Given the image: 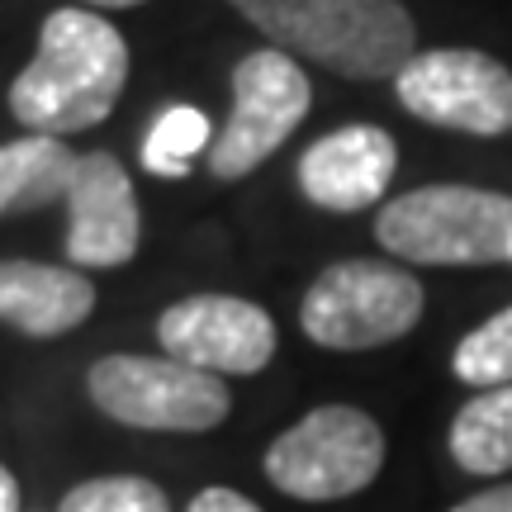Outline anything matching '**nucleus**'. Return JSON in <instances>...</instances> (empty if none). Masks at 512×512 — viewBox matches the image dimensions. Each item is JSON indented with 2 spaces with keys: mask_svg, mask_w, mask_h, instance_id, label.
Segmentation results:
<instances>
[{
  "mask_svg": "<svg viewBox=\"0 0 512 512\" xmlns=\"http://www.w3.org/2000/svg\"><path fill=\"white\" fill-rule=\"evenodd\" d=\"M128 81V43L105 15L62 5L43 19L34 62L10 86V114L29 133H81L110 119Z\"/></svg>",
  "mask_w": 512,
  "mask_h": 512,
  "instance_id": "nucleus-1",
  "label": "nucleus"
},
{
  "mask_svg": "<svg viewBox=\"0 0 512 512\" xmlns=\"http://www.w3.org/2000/svg\"><path fill=\"white\" fill-rule=\"evenodd\" d=\"M271 48L351 81L399 76L418 29L399 0H233Z\"/></svg>",
  "mask_w": 512,
  "mask_h": 512,
  "instance_id": "nucleus-2",
  "label": "nucleus"
},
{
  "mask_svg": "<svg viewBox=\"0 0 512 512\" xmlns=\"http://www.w3.org/2000/svg\"><path fill=\"white\" fill-rule=\"evenodd\" d=\"M384 252L418 266H498L512 252V195L479 185H422L375 219Z\"/></svg>",
  "mask_w": 512,
  "mask_h": 512,
  "instance_id": "nucleus-3",
  "label": "nucleus"
},
{
  "mask_svg": "<svg viewBox=\"0 0 512 512\" xmlns=\"http://www.w3.org/2000/svg\"><path fill=\"white\" fill-rule=\"evenodd\" d=\"M384 470V432L366 408L323 403L266 446V479L299 503H337Z\"/></svg>",
  "mask_w": 512,
  "mask_h": 512,
  "instance_id": "nucleus-4",
  "label": "nucleus"
},
{
  "mask_svg": "<svg viewBox=\"0 0 512 512\" xmlns=\"http://www.w3.org/2000/svg\"><path fill=\"white\" fill-rule=\"evenodd\" d=\"M86 394L110 422L138 432H214L233 413L223 375L171 356H100L86 375Z\"/></svg>",
  "mask_w": 512,
  "mask_h": 512,
  "instance_id": "nucleus-5",
  "label": "nucleus"
},
{
  "mask_svg": "<svg viewBox=\"0 0 512 512\" xmlns=\"http://www.w3.org/2000/svg\"><path fill=\"white\" fill-rule=\"evenodd\" d=\"M418 275L389 261H337L304 294V337L328 351L389 347L418 328L422 318Z\"/></svg>",
  "mask_w": 512,
  "mask_h": 512,
  "instance_id": "nucleus-6",
  "label": "nucleus"
},
{
  "mask_svg": "<svg viewBox=\"0 0 512 512\" xmlns=\"http://www.w3.org/2000/svg\"><path fill=\"white\" fill-rule=\"evenodd\" d=\"M309 76L280 48H256L233 72V119L209 143V176L214 181H242L247 171L275 157L285 138L309 114Z\"/></svg>",
  "mask_w": 512,
  "mask_h": 512,
  "instance_id": "nucleus-7",
  "label": "nucleus"
},
{
  "mask_svg": "<svg viewBox=\"0 0 512 512\" xmlns=\"http://www.w3.org/2000/svg\"><path fill=\"white\" fill-rule=\"evenodd\" d=\"M399 105L422 124L498 138L512 128V72L475 48H432L413 53L394 76Z\"/></svg>",
  "mask_w": 512,
  "mask_h": 512,
  "instance_id": "nucleus-8",
  "label": "nucleus"
},
{
  "mask_svg": "<svg viewBox=\"0 0 512 512\" xmlns=\"http://www.w3.org/2000/svg\"><path fill=\"white\" fill-rule=\"evenodd\" d=\"M157 342L181 366L209 375H256L275 356V323L252 299L195 294L157 318Z\"/></svg>",
  "mask_w": 512,
  "mask_h": 512,
  "instance_id": "nucleus-9",
  "label": "nucleus"
},
{
  "mask_svg": "<svg viewBox=\"0 0 512 512\" xmlns=\"http://www.w3.org/2000/svg\"><path fill=\"white\" fill-rule=\"evenodd\" d=\"M143 242V219L128 171L110 152H81L67 190V256L76 266H128Z\"/></svg>",
  "mask_w": 512,
  "mask_h": 512,
  "instance_id": "nucleus-10",
  "label": "nucleus"
},
{
  "mask_svg": "<svg viewBox=\"0 0 512 512\" xmlns=\"http://www.w3.org/2000/svg\"><path fill=\"white\" fill-rule=\"evenodd\" d=\"M399 147L375 124H347L337 133H323L318 143L299 157V190L318 209L332 214H361L394 181Z\"/></svg>",
  "mask_w": 512,
  "mask_h": 512,
  "instance_id": "nucleus-11",
  "label": "nucleus"
},
{
  "mask_svg": "<svg viewBox=\"0 0 512 512\" xmlns=\"http://www.w3.org/2000/svg\"><path fill=\"white\" fill-rule=\"evenodd\" d=\"M95 309V285L72 266L0 261V323L19 337H62L81 328Z\"/></svg>",
  "mask_w": 512,
  "mask_h": 512,
  "instance_id": "nucleus-12",
  "label": "nucleus"
},
{
  "mask_svg": "<svg viewBox=\"0 0 512 512\" xmlns=\"http://www.w3.org/2000/svg\"><path fill=\"white\" fill-rule=\"evenodd\" d=\"M76 157L81 152H72L53 133H24V138L0 147V219L67 200Z\"/></svg>",
  "mask_w": 512,
  "mask_h": 512,
  "instance_id": "nucleus-13",
  "label": "nucleus"
},
{
  "mask_svg": "<svg viewBox=\"0 0 512 512\" xmlns=\"http://www.w3.org/2000/svg\"><path fill=\"white\" fill-rule=\"evenodd\" d=\"M451 456L465 475H503L512 470V384L479 389L451 422Z\"/></svg>",
  "mask_w": 512,
  "mask_h": 512,
  "instance_id": "nucleus-14",
  "label": "nucleus"
},
{
  "mask_svg": "<svg viewBox=\"0 0 512 512\" xmlns=\"http://www.w3.org/2000/svg\"><path fill=\"white\" fill-rule=\"evenodd\" d=\"M209 143H214L209 114L195 105H166L143 138V166L162 181H185L195 157L209 152Z\"/></svg>",
  "mask_w": 512,
  "mask_h": 512,
  "instance_id": "nucleus-15",
  "label": "nucleus"
},
{
  "mask_svg": "<svg viewBox=\"0 0 512 512\" xmlns=\"http://www.w3.org/2000/svg\"><path fill=\"white\" fill-rule=\"evenodd\" d=\"M451 370H456V380L475 384V389L512 384V309L494 313L470 337H460L456 356H451Z\"/></svg>",
  "mask_w": 512,
  "mask_h": 512,
  "instance_id": "nucleus-16",
  "label": "nucleus"
},
{
  "mask_svg": "<svg viewBox=\"0 0 512 512\" xmlns=\"http://www.w3.org/2000/svg\"><path fill=\"white\" fill-rule=\"evenodd\" d=\"M57 512H171V498L143 475H95L67 489Z\"/></svg>",
  "mask_w": 512,
  "mask_h": 512,
  "instance_id": "nucleus-17",
  "label": "nucleus"
},
{
  "mask_svg": "<svg viewBox=\"0 0 512 512\" xmlns=\"http://www.w3.org/2000/svg\"><path fill=\"white\" fill-rule=\"evenodd\" d=\"M185 512H261V503H252L247 494L228 489V484H209V489L195 494V503H190Z\"/></svg>",
  "mask_w": 512,
  "mask_h": 512,
  "instance_id": "nucleus-18",
  "label": "nucleus"
},
{
  "mask_svg": "<svg viewBox=\"0 0 512 512\" xmlns=\"http://www.w3.org/2000/svg\"><path fill=\"white\" fill-rule=\"evenodd\" d=\"M451 512H512V484H498V489H484V494L465 498Z\"/></svg>",
  "mask_w": 512,
  "mask_h": 512,
  "instance_id": "nucleus-19",
  "label": "nucleus"
},
{
  "mask_svg": "<svg viewBox=\"0 0 512 512\" xmlns=\"http://www.w3.org/2000/svg\"><path fill=\"white\" fill-rule=\"evenodd\" d=\"M0 512H19V479L0 465Z\"/></svg>",
  "mask_w": 512,
  "mask_h": 512,
  "instance_id": "nucleus-20",
  "label": "nucleus"
},
{
  "mask_svg": "<svg viewBox=\"0 0 512 512\" xmlns=\"http://www.w3.org/2000/svg\"><path fill=\"white\" fill-rule=\"evenodd\" d=\"M86 10H128V5H143V0H81Z\"/></svg>",
  "mask_w": 512,
  "mask_h": 512,
  "instance_id": "nucleus-21",
  "label": "nucleus"
},
{
  "mask_svg": "<svg viewBox=\"0 0 512 512\" xmlns=\"http://www.w3.org/2000/svg\"><path fill=\"white\" fill-rule=\"evenodd\" d=\"M508 261H512V252H508Z\"/></svg>",
  "mask_w": 512,
  "mask_h": 512,
  "instance_id": "nucleus-22",
  "label": "nucleus"
}]
</instances>
